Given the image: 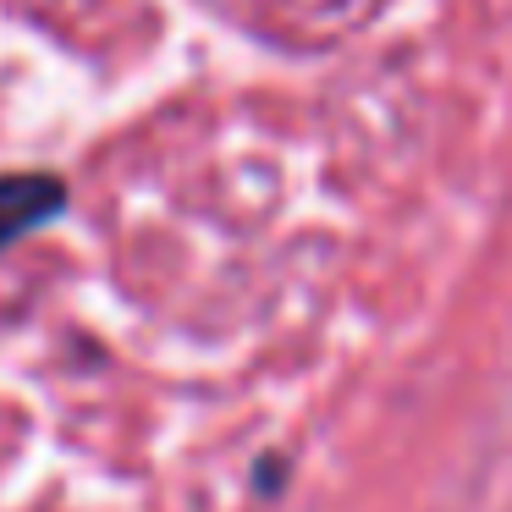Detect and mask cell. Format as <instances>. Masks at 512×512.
I'll list each match as a JSON object with an SVG mask.
<instances>
[{
    "instance_id": "obj_1",
    "label": "cell",
    "mask_w": 512,
    "mask_h": 512,
    "mask_svg": "<svg viewBox=\"0 0 512 512\" xmlns=\"http://www.w3.org/2000/svg\"><path fill=\"white\" fill-rule=\"evenodd\" d=\"M67 204V182L50 171H17L0 177V248H12L17 237H28L34 226L56 221Z\"/></svg>"
}]
</instances>
